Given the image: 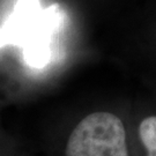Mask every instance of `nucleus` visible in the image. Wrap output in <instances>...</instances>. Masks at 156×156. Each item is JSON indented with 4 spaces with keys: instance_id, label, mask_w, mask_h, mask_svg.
Returning a JSON list of instances; mask_svg holds the SVG:
<instances>
[{
    "instance_id": "1",
    "label": "nucleus",
    "mask_w": 156,
    "mask_h": 156,
    "mask_svg": "<svg viewBox=\"0 0 156 156\" xmlns=\"http://www.w3.org/2000/svg\"><path fill=\"white\" fill-rule=\"evenodd\" d=\"M66 156H128L122 119L110 112H94L74 127Z\"/></svg>"
},
{
    "instance_id": "2",
    "label": "nucleus",
    "mask_w": 156,
    "mask_h": 156,
    "mask_svg": "<svg viewBox=\"0 0 156 156\" xmlns=\"http://www.w3.org/2000/svg\"><path fill=\"white\" fill-rule=\"evenodd\" d=\"M139 135L147 156H156V116L145 118L140 123Z\"/></svg>"
}]
</instances>
